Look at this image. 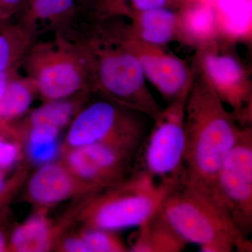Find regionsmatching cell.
Masks as SVG:
<instances>
[{
  "label": "cell",
  "instance_id": "ffe728a7",
  "mask_svg": "<svg viewBox=\"0 0 252 252\" xmlns=\"http://www.w3.org/2000/svg\"><path fill=\"white\" fill-rule=\"evenodd\" d=\"M38 40L21 23L11 21L0 27V74L21 68L28 51Z\"/></svg>",
  "mask_w": 252,
  "mask_h": 252
},
{
  "label": "cell",
  "instance_id": "2e32d148",
  "mask_svg": "<svg viewBox=\"0 0 252 252\" xmlns=\"http://www.w3.org/2000/svg\"><path fill=\"white\" fill-rule=\"evenodd\" d=\"M69 221L56 225L41 214L34 215L15 228L10 238L9 252L49 251L61 240L64 227Z\"/></svg>",
  "mask_w": 252,
  "mask_h": 252
},
{
  "label": "cell",
  "instance_id": "cb8c5ba5",
  "mask_svg": "<svg viewBox=\"0 0 252 252\" xmlns=\"http://www.w3.org/2000/svg\"><path fill=\"white\" fill-rule=\"evenodd\" d=\"M21 139V132L14 123L0 122V169L9 168L21 158L18 142Z\"/></svg>",
  "mask_w": 252,
  "mask_h": 252
},
{
  "label": "cell",
  "instance_id": "7402d4cb",
  "mask_svg": "<svg viewBox=\"0 0 252 252\" xmlns=\"http://www.w3.org/2000/svg\"><path fill=\"white\" fill-rule=\"evenodd\" d=\"M185 0H94L84 6L85 9L94 14L117 15L130 18L142 11L157 8H180ZM175 9V8H174Z\"/></svg>",
  "mask_w": 252,
  "mask_h": 252
},
{
  "label": "cell",
  "instance_id": "ac0fdd59",
  "mask_svg": "<svg viewBox=\"0 0 252 252\" xmlns=\"http://www.w3.org/2000/svg\"><path fill=\"white\" fill-rule=\"evenodd\" d=\"M216 13L220 38L230 41L252 36V0H209Z\"/></svg>",
  "mask_w": 252,
  "mask_h": 252
},
{
  "label": "cell",
  "instance_id": "9c48e42d",
  "mask_svg": "<svg viewBox=\"0 0 252 252\" xmlns=\"http://www.w3.org/2000/svg\"><path fill=\"white\" fill-rule=\"evenodd\" d=\"M220 203L248 237L252 229V128L244 127L222 163L217 179Z\"/></svg>",
  "mask_w": 252,
  "mask_h": 252
},
{
  "label": "cell",
  "instance_id": "f1b7e54d",
  "mask_svg": "<svg viewBox=\"0 0 252 252\" xmlns=\"http://www.w3.org/2000/svg\"><path fill=\"white\" fill-rule=\"evenodd\" d=\"M55 248L59 252H86L85 246L79 235L61 238L56 244Z\"/></svg>",
  "mask_w": 252,
  "mask_h": 252
},
{
  "label": "cell",
  "instance_id": "8992f818",
  "mask_svg": "<svg viewBox=\"0 0 252 252\" xmlns=\"http://www.w3.org/2000/svg\"><path fill=\"white\" fill-rule=\"evenodd\" d=\"M26 77L44 100H58L93 93L89 67L82 53L59 32L49 40H36L21 63Z\"/></svg>",
  "mask_w": 252,
  "mask_h": 252
},
{
  "label": "cell",
  "instance_id": "1f68e13d",
  "mask_svg": "<svg viewBox=\"0 0 252 252\" xmlns=\"http://www.w3.org/2000/svg\"><path fill=\"white\" fill-rule=\"evenodd\" d=\"M94 0H77L78 8L87 6V5L90 4Z\"/></svg>",
  "mask_w": 252,
  "mask_h": 252
},
{
  "label": "cell",
  "instance_id": "5bb4252c",
  "mask_svg": "<svg viewBox=\"0 0 252 252\" xmlns=\"http://www.w3.org/2000/svg\"><path fill=\"white\" fill-rule=\"evenodd\" d=\"M177 37L198 49L220 38L216 13L209 0H185L178 9Z\"/></svg>",
  "mask_w": 252,
  "mask_h": 252
},
{
  "label": "cell",
  "instance_id": "6da1fadb",
  "mask_svg": "<svg viewBox=\"0 0 252 252\" xmlns=\"http://www.w3.org/2000/svg\"><path fill=\"white\" fill-rule=\"evenodd\" d=\"M63 35L85 59L93 93L144 113L152 119L162 108L149 91L140 61L130 45L128 18L78 9Z\"/></svg>",
  "mask_w": 252,
  "mask_h": 252
},
{
  "label": "cell",
  "instance_id": "7c38bea8",
  "mask_svg": "<svg viewBox=\"0 0 252 252\" xmlns=\"http://www.w3.org/2000/svg\"><path fill=\"white\" fill-rule=\"evenodd\" d=\"M31 201L39 206H51L76 196L92 197L95 192L68 170L63 162H49L32 176L28 185Z\"/></svg>",
  "mask_w": 252,
  "mask_h": 252
},
{
  "label": "cell",
  "instance_id": "4316f807",
  "mask_svg": "<svg viewBox=\"0 0 252 252\" xmlns=\"http://www.w3.org/2000/svg\"><path fill=\"white\" fill-rule=\"evenodd\" d=\"M27 152L30 159L36 163L44 164L52 160L58 153L56 142L46 145L28 144Z\"/></svg>",
  "mask_w": 252,
  "mask_h": 252
},
{
  "label": "cell",
  "instance_id": "277c9868",
  "mask_svg": "<svg viewBox=\"0 0 252 252\" xmlns=\"http://www.w3.org/2000/svg\"><path fill=\"white\" fill-rule=\"evenodd\" d=\"M94 94L97 98L89 102V97L69 124L66 148L101 144L137 155L153 119L103 94Z\"/></svg>",
  "mask_w": 252,
  "mask_h": 252
},
{
  "label": "cell",
  "instance_id": "484cf974",
  "mask_svg": "<svg viewBox=\"0 0 252 252\" xmlns=\"http://www.w3.org/2000/svg\"><path fill=\"white\" fill-rule=\"evenodd\" d=\"M26 167L19 169L8 179H0V209L13 198L27 176Z\"/></svg>",
  "mask_w": 252,
  "mask_h": 252
},
{
  "label": "cell",
  "instance_id": "d6a6232c",
  "mask_svg": "<svg viewBox=\"0 0 252 252\" xmlns=\"http://www.w3.org/2000/svg\"><path fill=\"white\" fill-rule=\"evenodd\" d=\"M3 177H4V171L1 169H0V179L3 178Z\"/></svg>",
  "mask_w": 252,
  "mask_h": 252
},
{
  "label": "cell",
  "instance_id": "52a82bcc",
  "mask_svg": "<svg viewBox=\"0 0 252 252\" xmlns=\"http://www.w3.org/2000/svg\"><path fill=\"white\" fill-rule=\"evenodd\" d=\"M185 105L172 102L162 109L136 157L135 167L147 172L167 193L185 183Z\"/></svg>",
  "mask_w": 252,
  "mask_h": 252
},
{
  "label": "cell",
  "instance_id": "83f0119b",
  "mask_svg": "<svg viewBox=\"0 0 252 252\" xmlns=\"http://www.w3.org/2000/svg\"><path fill=\"white\" fill-rule=\"evenodd\" d=\"M26 0H0V21H11L22 10Z\"/></svg>",
  "mask_w": 252,
  "mask_h": 252
},
{
  "label": "cell",
  "instance_id": "836d02e7",
  "mask_svg": "<svg viewBox=\"0 0 252 252\" xmlns=\"http://www.w3.org/2000/svg\"><path fill=\"white\" fill-rule=\"evenodd\" d=\"M6 23H7V22H6ZM5 23H6L1 22V21H0V27H1V26H2L3 25L5 24Z\"/></svg>",
  "mask_w": 252,
  "mask_h": 252
},
{
  "label": "cell",
  "instance_id": "44dd1931",
  "mask_svg": "<svg viewBox=\"0 0 252 252\" xmlns=\"http://www.w3.org/2000/svg\"><path fill=\"white\" fill-rule=\"evenodd\" d=\"M37 94L33 81L18 72L0 97V122L14 123L26 114Z\"/></svg>",
  "mask_w": 252,
  "mask_h": 252
},
{
  "label": "cell",
  "instance_id": "5b68a950",
  "mask_svg": "<svg viewBox=\"0 0 252 252\" xmlns=\"http://www.w3.org/2000/svg\"><path fill=\"white\" fill-rule=\"evenodd\" d=\"M167 192L135 167L120 183L88 198L79 217L86 228L116 230L137 227L160 206Z\"/></svg>",
  "mask_w": 252,
  "mask_h": 252
},
{
  "label": "cell",
  "instance_id": "9a60e30c",
  "mask_svg": "<svg viewBox=\"0 0 252 252\" xmlns=\"http://www.w3.org/2000/svg\"><path fill=\"white\" fill-rule=\"evenodd\" d=\"M137 228L130 237V252H180L188 244L167 220L160 206Z\"/></svg>",
  "mask_w": 252,
  "mask_h": 252
},
{
  "label": "cell",
  "instance_id": "ba28073f",
  "mask_svg": "<svg viewBox=\"0 0 252 252\" xmlns=\"http://www.w3.org/2000/svg\"><path fill=\"white\" fill-rule=\"evenodd\" d=\"M218 39L198 49V64L223 104H228L239 126H252V86L248 71L236 56L221 49Z\"/></svg>",
  "mask_w": 252,
  "mask_h": 252
},
{
  "label": "cell",
  "instance_id": "3957f363",
  "mask_svg": "<svg viewBox=\"0 0 252 252\" xmlns=\"http://www.w3.org/2000/svg\"><path fill=\"white\" fill-rule=\"evenodd\" d=\"M160 208L187 243L203 252H252V243L220 204L182 184L164 197Z\"/></svg>",
  "mask_w": 252,
  "mask_h": 252
},
{
  "label": "cell",
  "instance_id": "8fae6325",
  "mask_svg": "<svg viewBox=\"0 0 252 252\" xmlns=\"http://www.w3.org/2000/svg\"><path fill=\"white\" fill-rule=\"evenodd\" d=\"M130 45L148 79L169 104H185L193 82V69L162 47L144 44L131 31Z\"/></svg>",
  "mask_w": 252,
  "mask_h": 252
},
{
  "label": "cell",
  "instance_id": "d4e9b609",
  "mask_svg": "<svg viewBox=\"0 0 252 252\" xmlns=\"http://www.w3.org/2000/svg\"><path fill=\"white\" fill-rule=\"evenodd\" d=\"M22 137L27 139L28 144L46 145L55 143L59 137L61 129L46 124L29 126H18Z\"/></svg>",
  "mask_w": 252,
  "mask_h": 252
},
{
  "label": "cell",
  "instance_id": "603a6c76",
  "mask_svg": "<svg viewBox=\"0 0 252 252\" xmlns=\"http://www.w3.org/2000/svg\"><path fill=\"white\" fill-rule=\"evenodd\" d=\"M86 252H125L130 249L114 231L85 228L79 234Z\"/></svg>",
  "mask_w": 252,
  "mask_h": 252
},
{
  "label": "cell",
  "instance_id": "7a4b0ae2",
  "mask_svg": "<svg viewBox=\"0 0 252 252\" xmlns=\"http://www.w3.org/2000/svg\"><path fill=\"white\" fill-rule=\"evenodd\" d=\"M192 67L193 82L184 118V184L223 207L217 193V175L244 127L225 108L198 64L193 62Z\"/></svg>",
  "mask_w": 252,
  "mask_h": 252
},
{
  "label": "cell",
  "instance_id": "e0dca14e",
  "mask_svg": "<svg viewBox=\"0 0 252 252\" xmlns=\"http://www.w3.org/2000/svg\"><path fill=\"white\" fill-rule=\"evenodd\" d=\"M132 34L148 45L162 47L177 37L178 9L157 8L128 18Z\"/></svg>",
  "mask_w": 252,
  "mask_h": 252
},
{
  "label": "cell",
  "instance_id": "d6986e66",
  "mask_svg": "<svg viewBox=\"0 0 252 252\" xmlns=\"http://www.w3.org/2000/svg\"><path fill=\"white\" fill-rule=\"evenodd\" d=\"M92 94L82 92L67 98L44 102L40 107L32 111L21 125L46 124L61 130L71 124Z\"/></svg>",
  "mask_w": 252,
  "mask_h": 252
},
{
  "label": "cell",
  "instance_id": "f546056e",
  "mask_svg": "<svg viewBox=\"0 0 252 252\" xmlns=\"http://www.w3.org/2000/svg\"><path fill=\"white\" fill-rule=\"evenodd\" d=\"M19 69L20 68H16V69H11L8 72L0 74V97L2 95L8 83L17 74Z\"/></svg>",
  "mask_w": 252,
  "mask_h": 252
},
{
  "label": "cell",
  "instance_id": "4fadbf2b",
  "mask_svg": "<svg viewBox=\"0 0 252 252\" xmlns=\"http://www.w3.org/2000/svg\"><path fill=\"white\" fill-rule=\"evenodd\" d=\"M77 9V0H26L16 17L38 39L49 32H64Z\"/></svg>",
  "mask_w": 252,
  "mask_h": 252
},
{
  "label": "cell",
  "instance_id": "4dcf8cb0",
  "mask_svg": "<svg viewBox=\"0 0 252 252\" xmlns=\"http://www.w3.org/2000/svg\"><path fill=\"white\" fill-rule=\"evenodd\" d=\"M9 252V244L4 231L0 229V252Z\"/></svg>",
  "mask_w": 252,
  "mask_h": 252
},
{
  "label": "cell",
  "instance_id": "30bf717a",
  "mask_svg": "<svg viewBox=\"0 0 252 252\" xmlns=\"http://www.w3.org/2000/svg\"><path fill=\"white\" fill-rule=\"evenodd\" d=\"M136 157L106 144H92L64 149L63 162L97 194L126 180L135 168Z\"/></svg>",
  "mask_w": 252,
  "mask_h": 252
}]
</instances>
